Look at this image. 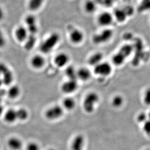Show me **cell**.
I'll return each mask as SVG.
<instances>
[{
    "label": "cell",
    "mask_w": 150,
    "mask_h": 150,
    "mask_svg": "<svg viewBox=\"0 0 150 150\" xmlns=\"http://www.w3.org/2000/svg\"><path fill=\"white\" fill-rule=\"evenodd\" d=\"M60 40L59 34L54 32L50 34L40 45V50L44 54L51 52L55 48Z\"/></svg>",
    "instance_id": "obj_1"
},
{
    "label": "cell",
    "mask_w": 150,
    "mask_h": 150,
    "mask_svg": "<svg viewBox=\"0 0 150 150\" xmlns=\"http://www.w3.org/2000/svg\"><path fill=\"white\" fill-rule=\"evenodd\" d=\"M114 35L113 30L108 28H104L98 33L94 34L92 41L96 45H102L112 40Z\"/></svg>",
    "instance_id": "obj_2"
},
{
    "label": "cell",
    "mask_w": 150,
    "mask_h": 150,
    "mask_svg": "<svg viewBox=\"0 0 150 150\" xmlns=\"http://www.w3.org/2000/svg\"><path fill=\"white\" fill-rule=\"evenodd\" d=\"M99 100V95L96 92H89L83 99V110L88 113H91L95 110Z\"/></svg>",
    "instance_id": "obj_3"
},
{
    "label": "cell",
    "mask_w": 150,
    "mask_h": 150,
    "mask_svg": "<svg viewBox=\"0 0 150 150\" xmlns=\"http://www.w3.org/2000/svg\"><path fill=\"white\" fill-rule=\"evenodd\" d=\"M113 71L112 66L110 63L102 61L100 64L93 67V73L100 77H107L111 74Z\"/></svg>",
    "instance_id": "obj_4"
},
{
    "label": "cell",
    "mask_w": 150,
    "mask_h": 150,
    "mask_svg": "<svg viewBox=\"0 0 150 150\" xmlns=\"http://www.w3.org/2000/svg\"><path fill=\"white\" fill-rule=\"evenodd\" d=\"M114 18L113 13L108 11L103 12L100 13L97 19L98 24L103 28H108L113 23Z\"/></svg>",
    "instance_id": "obj_5"
},
{
    "label": "cell",
    "mask_w": 150,
    "mask_h": 150,
    "mask_svg": "<svg viewBox=\"0 0 150 150\" xmlns=\"http://www.w3.org/2000/svg\"><path fill=\"white\" fill-rule=\"evenodd\" d=\"M69 40L72 44L79 45L85 40V34L82 30L77 28H74L69 32Z\"/></svg>",
    "instance_id": "obj_6"
},
{
    "label": "cell",
    "mask_w": 150,
    "mask_h": 150,
    "mask_svg": "<svg viewBox=\"0 0 150 150\" xmlns=\"http://www.w3.org/2000/svg\"><path fill=\"white\" fill-rule=\"evenodd\" d=\"M26 27L28 31L29 35H35L38 32L37 18L33 15H29L25 18Z\"/></svg>",
    "instance_id": "obj_7"
},
{
    "label": "cell",
    "mask_w": 150,
    "mask_h": 150,
    "mask_svg": "<svg viewBox=\"0 0 150 150\" xmlns=\"http://www.w3.org/2000/svg\"><path fill=\"white\" fill-rule=\"evenodd\" d=\"M64 113L63 108L59 105H54L46 112V117L50 120H55L62 116Z\"/></svg>",
    "instance_id": "obj_8"
},
{
    "label": "cell",
    "mask_w": 150,
    "mask_h": 150,
    "mask_svg": "<svg viewBox=\"0 0 150 150\" xmlns=\"http://www.w3.org/2000/svg\"><path fill=\"white\" fill-rule=\"evenodd\" d=\"M78 87L77 80L68 79L61 85V89L64 93L71 94L75 92Z\"/></svg>",
    "instance_id": "obj_9"
},
{
    "label": "cell",
    "mask_w": 150,
    "mask_h": 150,
    "mask_svg": "<svg viewBox=\"0 0 150 150\" xmlns=\"http://www.w3.org/2000/svg\"><path fill=\"white\" fill-rule=\"evenodd\" d=\"M70 60V57L68 54L64 52L58 53L54 59V62L55 65L58 68L66 67Z\"/></svg>",
    "instance_id": "obj_10"
},
{
    "label": "cell",
    "mask_w": 150,
    "mask_h": 150,
    "mask_svg": "<svg viewBox=\"0 0 150 150\" xmlns=\"http://www.w3.org/2000/svg\"><path fill=\"white\" fill-rule=\"evenodd\" d=\"M113 15L114 20L120 23H125L129 17L125 7L115 9L113 13Z\"/></svg>",
    "instance_id": "obj_11"
},
{
    "label": "cell",
    "mask_w": 150,
    "mask_h": 150,
    "mask_svg": "<svg viewBox=\"0 0 150 150\" xmlns=\"http://www.w3.org/2000/svg\"><path fill=\"white\" fill-rule=\"evenodd\" d=\"M16 40L20 42H25L29 36V33L25 26H18L15 31Z\"/></svg>",
    "instance_id": "obj_12"
},
{
    "label": "cell",
    "mask_w": 150,
    "mask_h": 150,
    "mask_svg": "<svg viewBox=\"0 0 150 150\" xmlns=\"http://www.w3.org/2000/svg\"><path fill=\"white\" fill-rule=\"evenodd\" d=\"M85 137L82 134H77L74 137L71 144V150H83L85 147Z\"/></svg>",
    "instance_id": "obj_13"
},
{
    "label": "cell",
    "mask_w": 150,
    "mask_h": 150,
    "mask_svg": "<svg viewBox=\"0 0 150 150\" xmlns=\"http://www.w3.org/2000/svg\"><path fill=\"white\" fill-rule=\"evenodd\" d=\"M92 72L87 67H82L77 70V79L83 82H86L91 79Z\"/></svg>",
    "instance_id": "obj_14"
},
{
    "label": "cell",
    "mask_w": 150,
    "mask_h": 150,
    "mask_svg": "<svg viewBox=\"0 0 150 150\" xmlns=\"http://www.w3.org/2000/svg\"><path fill=\"white\" fill-rule=\"evenodd\" d=\"M103 54L100 52H94L88 58V64L94 67L103 61Z\"/></svg>",
    "instance_id": "obj_15"
},
{
    "label": "cell",
    "mask_w": 150,
    "mask_h": 150,
    "mask_svg": "<svg viewBox=\"0 0 150 150\" xmlns=\"http://www.w3.org/2000/svg\"><path fill=\"white\" fill-rule=\"evenodd\" d=\"M45 59L40 54H36L32 57L30 63L32 67L35 69H40L45 64Z\"/></svg>",
    "instance_id": "obj_16"
},
{
    "label": "cell",
    "mask_w": 150,
    "mask_h": 150,
    "mask_svg": "<svg viewBox=\"0 0 150 150\" xmlns=\"http://www.w3.org/2000/svg\"><path fill=\"white\" fill-rule=\"evenodd\" d=\"M97 4H98L95 0H87L84 4V10L88 14H93L97 9Z\"/></svg>",
    "instance_id": "obj_17"
},
{
    "label": "cell",
    "mask_w": 150,
    "mask_h": 150,
    "mask_svg": "<svg viewBox=\"0 0 150 150\" xmlns=\"http://www.w3.org/2000/svg\"><path fill=\"white\" fill-rule=\"evenodd\" d=\"M133 51L134 47L133 45L129 43H126L122 45L117 52L122 54L126 59H127L133 54Z\"/></svg>",
    "instance_id": "obj_18"
},
{
    "label": "cell",
    "mask_w": 150,
    "mask_h": 150,
    "mask_svg": "<svg viewBox=\"0 0 150 150\" xmlns=\"http://www.w3.org/2000/svg\"><path fill=\"white\" fill-rule=\"evenodd\" d=\"M127 59L125 58L122 54L120 53L119 52H117L112 56V64L114 65L115 66L120 67L122 65Z\"/></svg>",
    "instance_id": "obj_19"
},
{
    "label": "cell",
    "mask_w": 150,
    "mask_h": 150,
    "mask_svg": "<svg viewBox=\"0 0 150 150\" xmlns=\"http://www.w3.org/2000/svg\"><path fill=\"white\" fill-rule=\"evenodd\" d=\"M8 145L12 150H20L22 148L23 143L20 139L13 137L9 139Z\"/></svg>",
    "instance_id": "obj_20"
},
{
    "label": "cell",
    "mask_w": 150,
    "mask_h": 150,
    "mask_svg": "<svg viewBox=\"0 0 150 150\" xmlns=\"http://www.w3.org/2000/svg\"><path fill=\"white\" fill-rule=\"evenodd\" d=\"M44 1L45 0H29L28 7L31 11H35L42 7Z\"/></svg>",
    "instance_id": "obj_21"
},
{
    "label": "cell",
    "mask_w": 150,
    "mask_h": 150,
    "mask_svg": "<svg viewBox=\"0 0 150 150\" xmlns=\"http://www.w3.org/2000/svg\"><path fill=\"white\" fill-rule=\"evenodd\" d=\"M1 74L3 75V78L1 79L3 83L5 85H9L13 81V74L9 69L7 68L5 71L1 72Z\"/></svg>",
    "instance_id": "obj_22"
},
{
    "label": "cell",
    "mask_w": 150,
    "mask_h": 150,
    "mask_svg": "<svg viewBox=\"0 0 150 150\" xmlns=\"http://www.w3.org/2000/svg\"><path fill=\"white\" fill-rule=\"evenodd\" d=\"M66 76L68 79L77 80V69L72 65L67 66L65 71Z\"/></svg>",
    "instance_id": "obj_23"
},
{
    "label": "cell",
    "mask_w": 150,
    "mask_h": 150,
    "mask_svg": "<svg viewBox=\"0 0 150 150\" xmlns=\"http://www.w3.org/2000/svg\"><path fill=\"white\" fill-rule=\"evenodd\" d=\"M63 106L67 110H72L76 106V102L74 98L67 97L63 101Z\"/></svg>",
    "instance_id": "obj_24"
},
{
    "label": "cell",
    "mask_w": 150,
    "mask_h": 150,
    "mask_svg": "<svg viewBox=\"0 0 150 150\" xmlns=\"http://www.w3.org/2000/svg\"><path fill=\"white\" fill-rule=\"evenodd\" d=\"M4 119L9 123H12L15 122L17 119V111L13 109H9L5 114Z\"/></svg>",
    "instance_id": "obj_25"
},
{
    "label": "cell",
    "mask_w": 150,
    "mask_h": 150,
    "mask_svg": "<svg viewBox=\"0 0 150 150\" xmlns=\"http://www.w3.org/2000/svg\"><path fill=\"white\" fill-rule=\"evenodd\" d=\"M37 38L35 35H29L28 37L25 41L24 47L26 50H31L35 45Z\"/></svg>",
    "instance_id": "obj_26"
},
{
    "label": "cell",
    "mask_w": 150,
    "mask_h": 150,
    "mask_svg": "<svg viewBox=\"0 0 150 150\" xmlns=\"http://www.w3.org/2000/svg\"><path fill=\"white\" fill-rule=\"evenodd\" d=\"M21 90L18 86L14 85L11 86L7 91V94L9 97L11 99H15L20 95Z\"/></svg>",
    "instance_id": "obj_27"
},
{
    "label": "cell",
    "mask_w": 150,
    "mask_h": 150,
    "mask_svg": "<svg viewBox=\"0 0 150 150\" xmlns=\"http://www.w3.org/2000/svg\"><path fill=\"white\" fill-rule=\"evenodd\" d=\"M124 99L123 97L120 95H115L112 98V105L115 108H120L123 105Z\"/></svg>",
    "instance_id": "obj_28"
},
{
    "label": "cell",
    "mask_w": 150,
    "mask_h": 150,
    "mask_svg": "<svg viewBox=\"0 0 150 150\" xmlns=\"http://www.w3.org/2000/svg\"><path fill=\"white\" fill-rule=\"evenodd\" d=\"M139 10L142 12L150 10V0H142L139 6Z\"/></svg>",
    "instance_id": "obj_29"
},
{
    "label": "cell",
    "mask_w": 150,
    "mask_h": 150,
    "mask_svg": "<svg viewBox=\"0 0 150 150\" xmlns=\"http://www.w3.org/2000/svg\"><path fill=\"white\" fill-rule=\"evenodd\" d=\"M17 116L20 120H25L28 117V113L25 109L20 108L17 111Z\"/></svg>",
    "instance_id": "obj_30"
},
{
    "label": "cell",
    "mask_w": 150,
    "mask_h": 150,
    "mask_svg": "<svg viewBox=\"0 0 150 150\" xmlns=\"http://www.w3.org/2000/svg\"><path fill=\"white\" fill-rule=\"evenodd\" d=\"M143 101L147 105H150V88H147L143 95Z\"/></svg>",
    "instance_id": "obj_31"
},
{
    "label": "cell",
    "mask_w": 150,
    "mask_h": 150,
    "mask_svg": "<svg viewBox=\"0 0 150 150\" xmlns=\"http://www.w3.org/2000/svg\"><path fill=\"white\" fill-rule=\"evenodd\" d=\"M148 119V115L144 112H142L139 114L137 117V120L139 123H144Z\"/></svg>",
    "instance_id": "obj_32"
},
{
    "label": "cell",
    "mask_w": 150,
    "mask_h": 150,
    "mask_svg": "<svg viewBox=\"0 0 150 150\" xmlns=\"http://www.w3.org/2000/svg\"><path fill=\"white\" fill-rule=\"evenodd\" d=\"M98 4H103V6L109 7L113 4L114 1L113 0H95Z\"/></svg>",
    "instance_id": "obj_33"
},
{
    "label": "cell",
    "mask_w": 150,
    "mask_h": 150,
    "mask_svg": "<svg viewBox=\"0 0 150 150\" xmlns=\"http://www.w3.org/2000/svg\"><path fill=\"white\" fill-rule=\"evenodd\" d=\"M143 129L145 133L150 134V120L148 119L144 123H143Z\"/></svg>",
    "instance_id": "obj_34"
},
{
    "label": "cell",
    "mask_w": 150,
    "mask_h": 150,
    "mask_svg": "<svg viewBox=\"0 0 150 150\" xmlns=\"http://www.w3.org/2000/svg\"><path fill=\"white\" fill-rule=\"evenodd\" d=\"M6 40L3 32L0 30V48H3L6 46Z\"/></svg>",
    "instance_id": "obj_35"
},
{
    "label": "cell",
    "mask_w": 150,
    "mask_h": 150,
    "mask_svg": "<svg viewBox=\"0 0 150 150\" xmlns=\"http://www.w3.org/2000/svg\"><path fill=\"white\" fill-rule=\"evenodd\" d=\"M27 150H40V147L37 143L31 142L27 145Z\"/></svg>",
    "instance_id": "obj_36"
},
{
    "label": "cell",
    "mask_w": 150,
    "mask_h": 150,
    "mask_svg": "<svg viewBox=\"0 0 150 150\" xmlns=\"http://www.w3.org/2000/svg\"><path fill=\"white\" fill-rule=\"evenodd\" d=\"M4 12L3 8L0 6V21L3 20L4 18Z\"/></svg>",
    "instance_id": "obj_37"
},
{
    "label": "cell",
    "mask_w": 150,
    "mask_h": 150,
    "mask_svg": "<svg viewBox=\"0 0 150 150\" xmlns=\"http://www.w3.org/2000/svg\"><path fill=\"white\" fill-rule=\"evenodd\" d=\"M5 92L4 90H0V102H1V98L4 95Z\"/></svg>",
    "instance_id": "obj_38"
},
{
    "label": "cell",
    "mask_w": 150,
    "mask_h": 150,
    "mask_svg": "<svg viewBox=\"0 0 150 150\" xmlns=\"http://www.w3.org/2000/svg\"><path fill=\"white\" fill-rule=\"evenodd\" d=\"M3 110H4V108L3 106L0 104V116L1 115V114L3 113Z\"/></svg>",
    "instance_id": "obj_39"
},
{
    "label": "cell",
    "mask_w": 150,
    "mask_h": 150,
    "mask_svg": "<svg viewBox=\"0 0 150 150\" xmlns=\"http://www.w3.org/2000/svg\"><path fill=\"white\" fill-rule=\"evenodd\" d=\"M2 84H3V81H2V80H1V79L0 78V87L1 86V85H2Z\"/></svg>",
    "instance_id": "obj_40"
},
{
    "label": "cell",
    "mask_w": 150,
    "mask_h": 150,
    "mask_svg": "<svg viewBox=\"0 0 150 150\" xmlns=\"http://www.w3.org/2000/svg\"><path fill=\"white\" fill-rule=\"evenodd\" d=\"M148 119H149V120H150V112L149 113L148 115Z\"/></svg>",
    "instance_id": "obj_41"
},
{
    "label": "cell",
    "mask_w": 150,
    "mask_h": 150,
    "mask_svg": "<svg viewBox=\"0 0 150 150\" xmlns=\"http://www.w3.org/2000/svg\"><path fill=\"white\" fill-rule=\"evenodd\" d=\"M49 150H54V149H49Z\"/></svg>",
    "instance_id": "obj_42"
},
{
    "label": "cell",
    "mask_w": 150,
    "mask_h": 150,
    "mask_svg": "<svg viewBox=\"0 0 150 150\" xmlns=\"http://www.w3.org/2000/svg\"><path fill=\"white\" fill-rule=\"evenodd\" d=\"M114 1H117V0H113Z\"/></svg>",
    "instance_id": "obj_43"
},
{
    "label": "cell",
    "mask_w": 150,
    "mask_h": 150,
    "mask_svg": "<svg viewBox=\"0 0 150 150\" xmlns=\"http://www.w3.org/2000/svg\"><path fill=\"white\" fill-rule=\"evenodd\" d=\"M150 150V149H146V150Z\"/></svg>",
    "instance_id": "obj_44"
},
{
    "label": "cell",
    "mask_w": 150,
    "mask_h": 150,
    "mask_svg": "<svg viewBox=\"0 0 150 150\" xmlns=\"http://www.w3.org/2000/svg\"><path fill=\"white\" fill-rule=\"evenodd\" d=\"M0 150H1V146H0Z\"/></svg>",
    "instance_id": "obj_45"
}]
</instances>
